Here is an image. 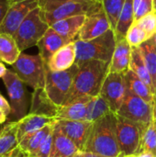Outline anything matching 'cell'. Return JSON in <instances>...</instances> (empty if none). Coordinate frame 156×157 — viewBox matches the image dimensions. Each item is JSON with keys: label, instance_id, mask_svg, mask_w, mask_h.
<instances>
[{"label": "cell", "instance_id": "14", "mask_svg": "<svg viewBox=\"0 0 156 157\" xmlns=\"http://www.w3.org/2000/svg\"><path fill=\"white\" fill-rule=\"evenodd\" d=\"M56 124L80 151H84L86 143L93 126V122L87 121L56 120Z\"/></svg>", "mask_w": 156, "mask_h": 157}, {"label": "cell", "instance_id": "27", "mask_svg": "<svg viewBox=\"0 0 156 157\" xmlns=\"http://www.w3.org/2000/svg\"><path fill=\"white\" fill-rule=\"evenodd\" d=\"M14 36L0 33V61L13 65L21 54Z\"/></svg>", "mask_w": 156, "mask_h": 157}, {"label": "cell", "instance_id": "3", "mask_svg": "<svg viewBox=\"0 0 156 157\" xmlns=\"http://www.w3.org/2000/svg\"><path fill=\"white\" fill-rule=\"evenodd\" d=\"M74 42L76 48L75 63L81 64L91 60L110 63L117 40L114 30L110 29L96 39L90 40H76Z\"/></svg>", "mask_w": 156, "mask_h": 157}, {"label": "cell", "instance_id": "26", "mask_svg": "<svg viewBox=\"0 0 156 157\" xmlns=\"http://www.w3.org/2000/svg\"><path fill=\"white\" fill-rule=\"evenodd\" d=\"M130 69L133 71L152 90L155 97V87L153 83L151 75L147 69L145 62L143 60V54L139 47H131V63Z\"/></svg>", "mask_w": 156, "mask_h": 157}, {"label": "cell", "instance_id": "12", "mask_svg": "<svg viewBox=\"0 0 156 157\" xmlns=\"http://www.w3.org/2000/svg\"><path fill=\"white\" fill-rule=\"evenodd\" d=\"M125 74L108 73L100 90L99 95L107 101L111 111L115 114L120 109L126 95Z\"/></svg>", "mask_w": 156, "mask_h": 157}, {"label": "cell", "instance_id": "40", "mask_svg": "<svg viewBox=\"0 0 156 157\" xmlns=\"http://www.w3.org/2000/svg\"><path fill=\"white\" fill-rule=\"evenodd\" d=\"M26 156H28V155H26L22 152V150L20 149V147H19V145H18V147H17V148H16L14 151H12L11 153L7 154L6 155H5L4 157H26Z\"/></svg>", "mask_w": 156, "mask_h": 157}, {"label": "cell", "instance_id": "48", "mask_svg": "<svg viewBox=\"0 0 156 157\" xmlns=\"http://www.w3.org/2000/svg\"><path fill=\"white\" fill-rule=\"evenodd\" d=\"M154 2H155V9H156V0H154Z\"/></svg>", "mask_w": 156, "mask_h": 157}, {"label": "cell", "instance_id": "44", "mask_svg": "<svg viewBox=\"0 0 156 157\" xmlns=\"http://www.w3.org/2000/svg\"><path fill=\"white\" fill-rule=\"evenodd\" d=\"M6 118H7V116L4 113V111L0 108V124L5 123V121H6Z\"/></svg>", "mask_w": 156, "mask_h": 157}, {"label": "cell", "instance_id": "51", "mask_svg": "<svg viewBox=\"0 0 156 157\" xmlns=\"http://www.w3.org/2000/svg\"><path fill=\"white\" fill-rule=\"evenodd\" d=\"M26 157H28V156H26Z\"/></svg>", "mask_w": 156, "mask_h": 157}, {"label": "cell", "instance_id": "4", "mask_svg": "<svg viewBox=\"0 0 156 157\" xmlns=\"http://www.w3.org/2000/svg\"><path fill=\"white\" fill-rule=\"evenodd\" d=\"M49 28L50 25L42 9L40 6L33 9L14 34L19 50L23 52V51L36 46Z\"/></svg>", "mask_w": 156, "mask_h": 157}, {"label": "cell", "instance_id": "45", "mask_svg": "<svg viewBox=\"0 0 156 157\" xmlns=\"http://www.w3.org/2000/svg\"><path fill=\"white\" fill-rule=\"evenodd\" d=\"M154 124L156 126V97L154 98Z\"/></svg>", "mask_w": 156, "mask_h": 157}, {"label": "cell", "instance_id": "32", "mask_svg": "<svg viewBox=\"0 0 156 157\" xmlns=\"http://www.w3.org/2000/svg\"><path fill=\"white\" fill-rule=\"evenodd\" d=\"M126 0H101L104 11L109 20L111 29L115 30L120 12Z\"/></svg>", "mask_w": 156, "mask_h": 157}, {"label": "cell", "instance_id": "30", "mask_svg": "<svg viewBox=\"0 0 156 157\" xmlns=\"http://www.w3.org/2000/svg\"><path fill=\"white\" fill-rule=\"evenodd\" d=\"M111 109L107 103V101L100 96L92 98L89 101L86 109V121L90 122H95L100 118L111 113Z\"/></svg>", "mask_w": 156, "mask_h": 157}, {"label": "cell", "instance_id": "16", "mask_svg": "<svg viewBox=\"0 0 156 157\" xmlns=\"http://www.w3.org/2000/svg\"><path fill=\"white\" fill-rule=\"evenodd\" d=\"M76 62L75 42H71L58 50L46 64L53 72L65 71L70 69Z\"/></svg>", "mask_w": 156, "mask_h": 157}, {"label": "cell", "instance_id": "11", "mask_svg": "<svg viewBox=\"0 0 156 157\" xmlns=\"http://www.w3.org/2000/svg\"><path fill=\"white\" fill-rule=\"evenodd\" d=\"M39 6V0H11L9 9L0 24V33L14 36L28 15Z\"/></svg>", "mask_w": 156, "mask_h": 157}, {"label": "cell", "instance_id": "9", "mask_svg": "<svg viewBox=\"0 0 156 157\" xmlns=\"http://www.w3.org/2000/svg\"><path fill=\"white\" fill-rule=\"evenodd\" d=\"M117 114L143 127H148L154 123V105L128 91Z\"/></svg>", "mask_w": 156, "mask_h": 157}, {"label": "cell", "instance_id": "43", "mask_svg": "<svg viewBox=\"0 0 156 157\" xmlns=\"http://www.w3.org/2000/svg\"><path fill=\"white\" fill-rule=\"evenodd\" d=\"M136 157H155L153 154L149 153V152H143V153H140L138 155H135Z\"/></svg>", "mask_w": 156, "mask_h": 157}, {"label": "cell", "instance_id": "42", "mask_svg": "<svg viewBox=\"0 0 156 157\" xmlns=\"http://www.w3.org/2000/svg\"><path fill=\"white\" fill-rule=\"evenodd\" d=\"M6 71H7L6 67V66L1 63V61H0V78H3V76L6 75Z\"/></svg>", "mask_w": 156, "mask_h": 157}, {"label": "cell", "instance_id": "41", "mask_svg": "<svg viewBox=\"0 0 156 157\" xmlns=\"http://www.w3.org/2000/svg\"><path fill=\"white\" fill-rule=\"evenodd\" d=\"M74 157H105L99 155L97 154L90 153V152H85V151H79Z\"/></svg>", "mask_w": 156, "mask_h": 157}, {"label": "cell", "instance_id": "39", "mask_svg": "<svg viewBox=\"0 0 156 157\" xmlns=\"http://www.w3.org/2000/svg\"><path fill=\"white\" fill-rule=\"evenodd\" d=\"M0 108H1V109L4 111V113L6 116H9L10 115V113H11L10 104H9V102L1 94H0Z\"/></svg>", "mask_w": 156, "mask_h": 157}, {"label": "cell", "instance_id": "28", "mask_svg": "<svg viewBox=\"0 0 156 157\" xmlns=\"http://www.w3.org/2000/svg\"><path fill=\"white\" fill-rule=\"evenodd\" d=\"M134 22L133 0H126L120 12L116 29L114 30L116 40L126 38V34Z\"/></svg>", "mask_w": 156, "mask_h": 157}, {"label": "cell", "instance_id": "10", "mask_svg": "<svg viewBox=\"0 0 156 157\" xmlns=\"http://www.w3.org/2000/svg\"><path fill=\"white\" fill-rule=\"evenodd\" d=\"M144 128L146 127L117 114L116 133L121 156L133 155L138 153L142 131Z\"/></svg>", "mask_w": 156, "mask_h": 157}, {"label": "cell", "instance_id": "50", "mask_svg": "<svg viewBox=\"0 0 156 157\" xmlns=\"http://www.w3.org/2000/svg\"><path fill=\"white\" fill-rule=\"evenodd\" d=\"M155 39H156V35H155Z\"/></svg>", "mask_w": 156, "mask_h": 157}, {"label": "cell", "instance_id": "34", "mask_svg": "<svg viewBox=\"0 0 156 157\" xmlns=\"http://www.w3.org/2000/svg\"><path fill=\"white\" fill-rule=\"evenodd\" d=\"M134 22L146 32L149 39L156 35V9Z\"/></svg>", "mask_w": 156, "mask_h": 157}, {"label": "cell", "instance_id": "17", "mask_svg": "<svg viewBox=\"0 0 156 157\" xmlns=\"http://www.w3.org/2000/svg\"><path fill=\"white\" fill-rule=\"evenodd\" d=\"M131 57V46L126 38L118 40L109 63L108 73H127L130 70Z\"/></svg>", "mask_w": 156, "mask_h": 157}, {"label": "cell", "instance_id": "33", "mask_svg": "<svg viewBox=\"0 0 156 157\" xmlns=\"http://www.w3.org/2000/svg\"><path fill=\"white\" fill-rule=\"evenodd\" d=\"M126 40L131 47H139L150 39L146 32L139 25L133 22L126 34Z\"/></svg>", "mask_w": 156, "mask_h": 157}, {"label": "cell", "instance_id": "52", "mask_svg": "<svg viewBox=\"0 0 156 157\" xmlns=\"http://www.w3.org/2000/svg\"><path fill=\"white\" fill-rule=\"evenodd\" d=\"M155 127H156V126H155Z\"/></svg>", "mask_w": 156, "mask_h": 157}, {"label": "cell", "instance_id": "6", "mask_svg": "<svg viewBox=\"0 0 156 157\" xmlns=\"http://www.w3.org/2000/svg\"><path fill=\"white\" fill-rule=\"evenodd\" d=\"M77 71L78 65L76 63L68 70L59 72H53L45 65L44 90L50 99L57 106L64 104Z\"/></svg>", "mask_w": 156, "mask_h": 157}, {"label": "cell", "instance_id": "21", "mask_svg": "<svg viewBox=\"0 0 156 157\" xmlns=\"http://www.w3.org/2000/svg\"><path fill=\"white\" fill-rule=\"evenodd\" d=\"M91 99L92 97H81L67 105L60 106L55 120L86 121L87 105Z\"/></svg>", "mask_w": 156, "mask_h": 157}, {"label": "cell", "instance_id": "46", "mask_svg": "<svg viewBox=\"0 0 156 157\" xmlns=\"http://www.w3.org/2000/svg\"><path fill=\"white\" fill-rule=\"evenodd\" d=\"M119 157H136L135 155H126V156H121V155H120Z\"/></svg>", "mask_w": 156, "mask_h": 157}, {"label": "cell", "instance_id": "8", "mask_svg": "<svg viewBox=\"0 0 156 157\" xmlns=\"http://www.w3.org/2000/svg\"><path fill=\"white\" fill-rule=\"evenodd\" d=\"M2 80L6 87L10 100L11 113L9 116L13 121H17L28 114L29 98L25 84L14 71L9 69H7Z\"/></svg>", "mask_w": 156, "mask_h": 157}, {"label": "cell", "instance_id": "18", "mask_svg": "<svg viewBox=\"0 0 156 157\" xmlns=\"http://www.w3.org/2000/svg\"><path fill=\"white\" fill-rule=\"evenodd\" d=\"M60 107L54 104L48 95L46 94L44 88H40L34 90L31 98L30 109L29 113L43 115L50 118H56Z\"/></svg>", "mask_w": 156, "mask_h": 157}, {"label": "cell", "instance_id": "35", "mask_svg": "<svg viewBox=\"0 0 156 157\" xmlns=\"http://www.w3.org/2000/svg\"><path fill=\"white\" fill-rule=\"evenodd\" d=\"M134 21L155 9L154 0H133Z\"/></svg>", "mask_w": 156, "mask_h": 157}, {"label": "cell", "instance_id": "36", "mask_svg": "<svg viewBox=\"0 0 156 157\" xmlns=\"http://www.w3.org/2000/svg\"><path fill=\"white\" fill-rule=\"evenodd\" d=\"M52 132L48 135V137L41 144L40 147L39 148L38 152L36 153L34 157H50L51 152V147H52V140H53Z\"/></svg>", "mask_w": 156, "mask_h": 157}, {"label": "cell", "instance_id": "1", "mask_svg": "<svg viewBox=\"0 0 156 157\" xmlns=\"http://www.w3.org/2000/svg\"><path fill=\"white\" fill-rule=\"evenodd\" d=\"M109 63L103 61L91 60L78 65L73 86L66 98L64 105L73 102L81 97H97L100 94L101 87L108 74Z\"/></svg>", "mask_w": 156, "mask_h": 157}, {"label": "cell", "instance_id": "31", "mask_svg": "<svg viewBox=\"0 0 156 157\" xmlns=\"http://www.w3.org/2000/svg\"><path fill=\"white\" fill-rule=\"evenodd\" d=\"M143 152H149L156 157V127L154 123L142 131L140 147L136 155Z\"/></svg>", "mask_w": 156, "mask_h": 157}, {"label": "cell", "instance_id": "24", "mask_svg": "<svg viewBox=\"0 0 156 157\" xmlns=\"http://www.w3.org/2000/svg\"><path fill=\"white\" fill-rule=\"evenodd\" d=\"M54 124L55 122L49 124L41 130L24 137L19 142V147L22 150V152L29 157H34L39 148L40 147L41 144L53 131Z\"/></svg>", "mask_w": 156, "mask_h": 157}, {"label": "cell", "instance_id": "47", "mask_svg": "<svg viewBox=\"0 0 156 157\" xmlns=\"http://www.w3.org/2000/svg\"><path fill=\"white\" fill-rule=\"evenodd\" d=\"M155 97H156V83H155Z\"/></svg>", "mask_w": 156, "mask_h": 157}, {"label": "cell", "instance_id": "37", "mask_svg": "<svg viewBox=\"0 0 156 157\" xmlns=\"http://www.w3.org/2000/svg\"><path fill=\"white\" fill-rule=\"evenodd\" d=\"M70 1V0H39V6L42 10H47L60 3ZM90 1H101V0H90Z\"/></svg>", "mask_w": 156, "mask_h": 157}, {"label": "cell", "instance_id": "7", "mask_svg": "<svg viewBox=\"0 0 156 157\" xmlns=\"http://www.w3.org/2000/svg\"><path fill=\"white\" fill-rule=\"evenodd\" d=\"M103 8L101 1L70 0L60 3L47 10H42L48 24L75 16H88Z\"/></svg>", "mask_w": 156, "mask_h": 157}, {"label": "cell", "instance_id": "20", "mask_svg": "<svg viewBox=\"0 0 156 157\" xmlns=\"http://www.w3.org/2000/svg\"><path fill=\"white\" fill-rule=\"evenodd\" d=\"M86 18V15L67 17L53 22L50 27L70 42H74L76 40L77 35L84 25Z\"/></svg>", "mask_w": 156, "mask_h": 157}, {"label": "cell", "instance_id": "29", "mask_svg": "<svg viewBox=\"0 0 156 157\" xmlns=\"http://www.w3.org/2000/svg\"><path fill=\"white\" fill-rule=\"evenodd\" d=\"M143 54L147 69L151 75L153 83L155 87L156 83V39L155 36L139 46Z\"/></svg>", "mask_w": 156, "mask_h": 157}, {"label": "cell", "instance_id": "49", "mask_svg": "<svg viewBox=\"0 0 156 157\" xmlns=\"http://www.w3.org/2000/svg\"><path fill=\"white\" fill-rule=\"evenodd\" d=\"M0 132H1V128H0Z\"/></svg>", "mask_w": 156, "mask_h": 157}, {"label": "cell", "instance_id": "2", "mask_svg": "<svg viewBox=\"0 0 156 157\" xmlns=\"http://www.w3.org/2000/svg\"><path fill=\"white\" fill-rule=\"evenodd\" d=\"M117 114L111 112L93 122V126L86 143L84 151L105 157H119L117 133Z\"/></svg>", "mask_w": 156, "mask_h": 157}, {"label": "cell", "instance_id": "23", "mask_svg": "<svg viewBox=\"0 0 156 157\" xmlns=\"http://www.w3.org/2000/svg\"><path fill=\"white\" fill-rule=\"evenodd\" d=\"M17 121L6 123L0 132V157H4L19 145Z\"/></svg>", "mask_w": 156, "mask_h": 157}, {"label": "cell", "instance_id": "5", "mask_svg": "<svg viewBox=\"0 0 156 157\" xmlns=\"http://www.w3.org/2000/svg\"><path fill=\"white\" fill-rule=\"evenodd\" d=\"M45 65L40 54L30 55L21 52L12 67L25 85L36 90L45 86Z\"/></svg>", "mask_w": 156, "mask_h": 157}, {"label": "cell", "instance_id": "38", "mask_svg": "<svg viewBox=\"0 0 156 157\" xmlns=\"http://www.w3.org/2000/svg\"><path fill=\"white\" fill-rule=\"evenodd\" d=\"M11 4V0H0V24L6 17L9 6Z\"/></svg>", "mask_w": 156, "mask_h": 157}, {"label": "cell", "instance_id": "13", "mask_svg": "<svg viewBox=\"0 0 156 157\" xmlns=\"http://www.w3.org/2000/svg\"><path fill=\"white\" fill-rule=\"evenodd\" d=\"M111 29L109 20L104 8L86 16V21L82 26L76 40H90L96 39Z\"/></svg>", "mask_w": 156, "mask_h": 157}, {"label": "cell", "instance_id": "19", "mask_svg": "<svg viewBox=\"0 0 156 157\" xmlns=\"http://www.w3.org/2000/svg\"><path fill=\"white\" fill-rule=\"evenodd\" d=\"M52 147L50 157H74L80 150L77 146L61 131L59 126L54 124L52 132Z\"/></svg>", "mask_w": 156, "mask_h": 157}, {"label": "cell", "instance_id": "15", "mask_svg": "<svg viewBox=\"0 0 156 157\" xmlns=\"http://www.w3.org/2000/svg\"><path fill=\"white\" fill-rule=\"evenodd\" d=\"M71 43L69 40L62 37L51 27L46 31L44 36L38 42L37 46L39 48V54L44 61L45 64L48 63L51 57L62 47Z\"/></svg>", "mask_w": 156, "mask_h": 157}, {"label": "cell", "instance_id": "25", "mask_svg": "<svg viewBox=\"0 0 156 157\" xmlns=\"http://www.w3.org/2000/svg\"><path fill=\"white\" fill-rule=\"evenodd\" d=\"M125 85L126 91L136 95L148 103L154 105L155 97L151 88L131 69L125 74Z\"/></svg>", "mask_w": 156, "mask_h": 157}, {"label": "cell", "instance_id": "22", "mask_svg": "<svg viewBox=\"0 0 156 157\" xmlns=\"http://www.w3.org/2000/svg\"><path fill=\"white\" fill-rule=\"evenodd\" d=\"M56 120L43 115L28 113L24 118L17 121L18 124V141L20 142L24 137L32 134L45 126L54 123Z\"/></svg>", "mask_w": 156, "mask_h": 157}]
</instances>
